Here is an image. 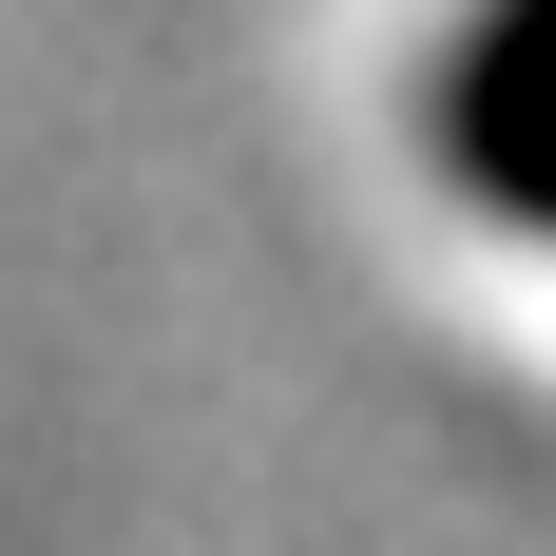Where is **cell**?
<instances>
[{
  "label": "cell",
  "instance_id": "obj_1",
  "mask_svg": "<svg viewBox=\"0 0 556 556\" xmlns=\"http://www.w3.org/2000/svg\"><path fill=\"white\" fill-rule=\"evenodd\" d=\"M403 135H422V192L460 230L556 269V0H442L422 77H403Z\"/></svg>",
  "mask_w": 556,
  "mask_h": 556
}]
</instances>
